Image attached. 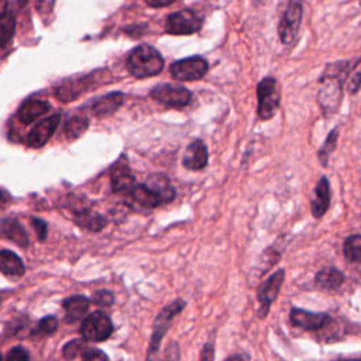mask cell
<instances>
[{
  "mask_svg": "<svg viewBox=\"0 0 361 361\" xmlns=\"http://www.w3.org/2000/svg\"><path fill=\"white\" fill-rule=\"evenodd\" d=\"M348 72V62L340 61L326 68L320 78L317 100L324 116L334 114L343 99V80Z\"/></svg>",
  "mask_w": 361,
  "mask_h": 361,
  "instance_id": "obj_1",
  "label": "cell"
},
{
  "mask_svg": "<svg viewBox=\"0 0 361 361\" xmlns=\"http://www.w3.org/2000/svg\"><path fill=\"white\" fill-rule=\"evenodd\" d=\"M127 69L135 78L155 76L164 69L162 55L151 45L135 47L127 58Z\"/></svg>",
  "mask_w": 361,
  "mask_h": 361,
  "instance_id": "obj_2",
  "label": "cell"
},
{
  "mask_svg": "<svg viewBox=\"0 0 361 361\" xmlns=\"http://www.w3.org/2000/svg\"><path fill=\"white\" fill-rule=\"evenodd\" d=\"M185 306H186V302L183 299H176L158 313L152 324V334H151V340L147 351V361H154L159 350L161 341L172 324V320L175 319L176 314H179L185 309Z\"/></svg>",
  "mask_w": 361,
  "mask_h": 361,
  "instance_id": "obj_3",
  "label": "cell"
},
{
  "mask_svg": "<svg viewBox=\"0 0 361 361\" xmlns=\"http://www.w3.org/2000/svg\"><path fill=\"white\" fill-rule=\"evenodd\" d=\"M257 96H258V109H257L258 117L261 120L272 118L281 102L278 82L271 76L264 78L257 86Z\"/></svg>",
  "mask_w": 361,
  "mask_h": 361,
  "instance_id": "obj_4",
  "label": "cell"
},
{
  "mask_svg": "<svg viewBox=\"0 0 361 361\" xmlns=\"http://www.w3.org/2000/svg\"><path fill=\"white\" fill-rule=\"evenodd\" d=\"M303 0H289L278 25V35L282 44H292L302 24Z\"/></svg>",
  "mask_w": 361,
  "mask_h": 361,
  "instance_id": "obj_5",
  "label": "cell"
},
{
  "mask_svg": "<svg viewBox=\"0 0 361 361\" xmlns=\"http://www.w3.org/2000/svg\"><path fill=\"white\" fill-rule=\"evenodd\" d=\"M203 24L202 17L190 8H183L168 16L165 30L172 35H189L197 32Z\"/></svg>",
  "mask_w": 361,
  "mask_h": 361,
  "instance_id": "obj_6",
  "label": "cell"
},
{
  "mask_svg": "<svg viewBox=\"0 0 361 361\" xmlns=\"http://www.w3.org/2000/svg\"><path fill=\"white\" fill-rule=\"evenodd\" d=\"M207 71H209L207 61L199 55L179 59L169 66V72L172 78L182 82L202 79L207 73Z\"/></svg>",
  "mask_w": 361,
  "mask_h": 361,
  "instance_id": "obj_7",
  "label": "cell"
},
{
  "mask_svg": "<svg viewBox=\"0 0 361 361\" xmlns=\"http://www.w3.org/2000/svg\"><path fill=\"white\" fill-rule=\"evenodd\" d=\"M149 94L158 103L169 107H183L189 104L192 97V93L189 89H186L185 86L171 85V83L157 85Z\"/></svg>",
  "mask_w": 361,
  "mask_h": 361,
  "instance_id": "obj_8",
  "label": "cell"
},
{
  "mask_svg": "<svg viewBox=\"0 0 361 361\" xmlns=\"http://www.w3.org/2000/svg\"><path fill=\"white\" fill-rule=\"evenodd\" d=\"M82 336L89 341H104L113 333V323L102 312H93L82 323Z\"/></svg>",
  "mask_w": 361,
  "mask_h": 361,
  "instance_id": "obj_9",
  "label": "cell"
},
{
  "mask_svg": "<svg viewBox=\"0 0 361 361\" xmlns=\"http://www.w3.org/2000/svg\"><path fill=\"white\" fill-rule=\"evenodd\" d=\"M283 279H285V271L279 269L259 285L257 290V299L259 302L258 317H265L268 314L271 303L276 299L281 290V286L283 283Z\"/></svg>",
  "mask_w": 361,
  "mask_h": 361,
  "instance_id": "obj_10",
  "label": "cell"
},
{
  "mask_svg": "<svg viewBox=\"0 0 361 361\" xmlns=\"http://www.w3.org/2000/svg\"><path fill=\"white\" fill-rule=\"evenodd\" d=\"M59 114H52L47 118L38 121L34 128L27 135V144L32 148H39L48 142V140L54 135L58 124H59Z\"/></svg>",
  "mask_w": 361,
  "mask_h": 361,
  "instance_id": "obj_11",
  "label": "cell"
},
{
  "mask_svg": "<svg viewBox=\"0 0 361 361\" xmlns=\"http://www.w3.org/2000/svg\"><path fill=\"white\" fill-rule=\"evenodd\" d=\"M329 322H330V317L327 313L309 312L298 307H293L290 310V323L305 330H319L324 327Z\"/></svg>",
  "mask_w": 361,
  "mask_h": 361,
  "instance_id": "obj_12",
  "label": "cell"
},
{
  "mask_svg": "<svg viewBox=\"0 0 361 361\" xmlns=\"http://www.w3.org/2000/svg\"><path fill=\"white\" fill-rule=\"evenodd\" d=\"M209 161V152H207V147L203 141L200 140H195L192 141L182 157V164L186 169L190 171H199L203 169L207 165Z\"/></svg>",
  "mask_w": 361,
  "mask_h": 361,
  "instance_id": "obj_13",
  "label": "cell"
},
{
  "mask_svg": "<svg viewBox=\"0 0 361 361\" xmlns=\"http://www.w3.org/2000/svg\"><path fill=\"white\" fill-rule=\"evenodd\" d=\"M330 206V183L329 179L322 176L314 188L313 197L310 200V210L314 219H320L326 214Z\"/></svg>",
  "mask_w": 361,
  "mask_h": 361,
  "instance_id": "obj_14",
  "label": "cell"
},
{
  "mask_svg": "<svg viewBox=\"0 0 361 361\" xmlns=\"http://www.w3.org/2000/svg\"><path fill=\"white\" fill-rule=\"evenodd\" d=\"M135 178L131 173L128 165L126 162H117L116 166L111 171V186L113 190L117 193H127L134 189L135 186Z\"/></svg>",
  "mask_w": 361,
  "mask_h": 361,
  "instance_id": "obj_15",
  "label": "cell"
},
{
  "mask_svg": "<svg viewBox=\"0 0 361 361\" xmlns=\"http://www.w3.org/2000/svg\"><path fill=\"white\" fill-rule=\"evenodd\" d=\"M48 110H49V104L47 102L39 99H28L20 106L17 111V117L23 124H30L37 118H39L41 116H45Z\"/></svg>",
  "mask_w": 361,
  "mask_h": 361,
  "instance_id": "obj_16",
  "label": "cell"
},
{
  "mask_svg": "<svg viewBox=\"0 0 361 361\" xmlns=\"http://www.w3.org/2000/svg\"><path fill=\"white\" fill-rule=\"evenodd\" d=\"M0 234L11 240L17 245H28V235L21 223L14 217H4L3 220H0Z\"/></svg>",
  "mask_w": 361,
  "mask_h": 361,
  "instance_id": "obj_17",
  "label": "cell"
},
{
  "mask_svg": "<svg viewBox=\"0 0 361 361\" xmlns=\"http://www.w3.org/2000/svg\"><path fill=\"white\" fill-rule=\"evenodd\" d=\"M16 31V17L8 8L7 0H0V48L6 47Z\"/></svg>",
  "mask_w": 361,
  "mask_h": 361,
  "instance_id": "obj_18",
  "label": "cell"
},
{
  "mask_svg": "<svg viewBox=\"0 0 361 361\" xmlns=\"http://www.w3.org/2000/svg\"><path fill=\"white\" fill-rule=\"evenodd\" d=\"M24 264L20 259V257L10 251V250H1L0 251V271L6 276L10 278H18L24 274Z\"/></svg>",
  "mask_w": 361,
  "mask_h": 361,
  "instance_id": "obj_19",
  "label": "cell"
},
{
  "mask_svg": "<svg viewBox=\"0 0 361 361\" xmlns=\"http://www.w3.org/2000/svg\"><path fill=\"white\" fill-rule=\"evenodd\" d=\"M124 97L120 92H114V93H109L100 99H97L93 106H92V110H93V114L97 116V117H106V116H110L113 114L123 103Z\"/></svg>",
  "mask_w": 361,
  "mask_h": 361,
  "instance_id": "obj_20",
  "label": "cell"
},
{
  "mask_svg": "<svg viewBox=\"0 0 361 361\" xmlns=\"http://www.w3.org/2000/svg\"><path fill=\"white\" fill-rule=\"evenodd\" d=\"M145 185L158 195L162 203H168L175 197V189L165 175H161V173L152 175L147 179Z\"/></svg>",
  "mask_w": 361,
  "mask_h": 361,
  "instance_id": "obj_21",
  "label": "cell"
},
{
  "mask_svg": "<svg viewBox=\"0 0 361 361\" xmlns=\"http://www.w3.org/2000/svg\"><path fill=\"white\" fill-rule=\"evenodd\" d=\"M316 285L322 289H337L344 282V275L334 267H326L316 274Z\"/></svg>",
  "mask_w": 361,
  "mask_h": 361,
  "instance_id": "obj_22",
  "label": "cell"
},
{
  "mask_svg": "<svg viewBox=\"0 0 361 361\" xmlns=\"http://www.w3.org/2000/svg\"><path fill=\"white\" fill-rule=\"evenodd\" d=\"M62 307L65 310L66 320L68 322H76L87 312L89 299L82 296V295H75V296H71V298L65 299Z\"/></svg>",
  "mask_w": 361,
  "mask_h": 361,
  "instance_id": "obj_23",
  "label": "cell"
},
{
  "mask_svg": "<svg viewBox=\"0 0 361 361\" xmlns=\"http://www.w3.org/2000/svg\"><path fill=\"white\" fill-rule=\"evenodd\" d=\"M130 195L141 207L154 209V207L162 204V202L158 197V195L154 190H151L145 183L135 185L134 189L130 192Z\"/></svg>",
  "mask_w": 361,
  "mask_h": 361,
  "instance_id": "obj_24",
  "label": "cell"
},
{
  "mask_svg": "<svg viewBox=\"0 0 361 361\" xmlns=\"http://www.w3.org/2000/svg\"><path fill=\"white\" fill-rule=\"evenodd\" d=\"M87 79L89 78H80L76 82H66L65 85L59 86L56 90L58 97L63 102H71V100L76 99L89 86Z\"/></svg>",
  "mask_w": 361,
  "mask_h": 361,
  "instance_id": "obj_25",
  "label": "cell"
},
{
  "mask_svg": "<svg viewBox=\"0 0 361 361\" xmlns=\"http://www.w3.org/2000/svg\"><path fill=\"white\" fill-rule=\"evenodd\" d=\"M76 223L83 227V228H87V230H92V231H99L102 230L104 226H106V220L104 217H102L100 214L94 213V212H80L78 216H76Z\"/></svg>",
  "mask_w": 361,
  "mask_h": 361,
  "instance_id": "obj_26",
  "label": "cell"
},
{
  "mask_svg": "<svg viewBox=\"0 0 361 361\" xmlns=\"http://www.w3.org/2000/svg\"><path fill=\"white\" fill-rule=\"evenodd\" d=\"M343 251L350 262L361 264V234L348 235L343 244Z\"/></svg>",
  "mask_w": 361,
  "mask_h": 361,
  "instance_id": "obj_27",
  "label": "cell"
},
{
  "mask_svg": "<svg viewBox=\"0 0 361 361\" xmlns=\"http://www.w3.org/2000/svg\"><path fill=\"white\" fill-rule=\"evenodd\" d=\"M337 138H338V130L334 128L333 131L329 133L327 138L324 140L323 145L320 147L319 152H317V157H319V161L323 166H327L329 164V158L331 155V152L336 149V145H337Z\"/></svg>",
  "mask_w": 361,
  "mask_h": 361,
  "instance_id": "obj_28",
  "label": "cell"
},
{
  "mask_svg": "<svg viewBox=\"0 0 361 361\" xmlns=\"http://www.w3.org/2000/svg\"><path fill=\"white\" fill-rule=\"evenodd\" d=\"M87 127V120L83 117H72L71 121L66 124V135L68 138L79 137Z\"/></svg>",
  "mask_w": 361,
  "mask_h": 361,
  "instance_id": "obj_29",
  "label": "cell"
},
{
  "mask_svg": "<svg viewBox=\"0 0 361 361\" xmlns=\"http://www.w3.org/2000/svg\"><path fill=\"white\" fill-rule=\"evenodd\" d=\"M56 329H58V319L55 316H47L38 322L34 333L39 336H48V334H52Z\"/></svg>",
  "mask_w": 361,
  "mask_h": 361,
  "instance_id": "obj_30",
  "label": "cell"
},
{
  "mask_svg": "<svg viewBox=\"0 0 361 361\" xmlns=\"http://www.w3.org/2000/svg\"><path fill=\"white\" fill-rule=\"evenodd\" d=\"M361 87V58L355 62L354 68L351 69L350 72V76H348V92L351 94L357 93Z\"/></svg>",
  "mask_w": 361,
  "mask_h": 361,
  "instance_id": "obj_31",
  "label": "cell"
},
{
  "mask_svg": "<svg viewBox=\"0 0 361 361\" xmlns=\"http://www.w3.org/2000/svg\"><path fill=\"white\" fill-rule=\"evenodd\" d=\"M6 361H30V355L25 348L23 347H14L8 351Z\"/></svg>",
  "mask_w": 361,
  "mask_h": 361,
  "instance_id": "obj_32",
  "label": "cell"
},
{
  "mask_svg": "<svg viewBox=\"0 0 361 361\" xmlns=\"http://www.w3.org/2000/svg\"><path fill=\"white\" fill-rule=\"evenodd\" d=\"M93 302L102 306H110L114 302V296L109 290H99L93 296Z\"/></svg>",
  "mask_w": 361,
  "mask_h": 361,
  "instance_id": "obj_33",
  "label": "cell"
},
{
  "mask_svg": "<svg viewBox=\"0 0 361 361\" xmlns=\"http://www.w3.org/2000/svg\"><path fill=\"white\" fill-rule=\"evenodd\" d=\"M83 361H109V357L102 350L90 348L83 354Z\"/></svg>",
  "mask_w": 361,
  "mask_h": 361,
  "instance_id": "obj_34",
  "label": "cell"
},
{
  "mask_svg": "<svg viewBox=\"0 0 361 361\" xmlns=\"http://www.w3.org/2000/svg\"><path fill=\"white\" fill-rule=\"evenodd\" d=\"M82 343L79 340H73L71 343H68L65 347H63V357L65 358H73L79 354V348H82Z\"/></svg>",
  "mask_w": 361,
  "mask_h": 361,
  "instance_id": "obj_35",
  "label": "cell"
},
{
  "mask_svg": "<svg viewBox=\"0 0 361 361\" xmlns=\"http://www.w3.org/2000/svg\"><path fill=\"white\" fill-rule=\"evenodd\" d=\"M162 361H179V347L176 343H171L166 347Z\"/></svg>",
  "mask_w": 361,
  "mask_h": 361,
  "instance_id": "obj_36",
  "label": "cell"
},
{
  "mask_svg": "<svg viewBox=\"0 0 361 361\" xmlns=\"http://www.w3.org/2000/svg\"><path fill=\"white\" fill-rule=\"evenodd\" d=\"M213 360H214V347L212 343H206L200 353L199 361H213Z\"/></svg>",
  "mask_w": 361,
  "mask_h": 361,
  "instance_id": "obj_37",
  "label": "cell"
},
{
  "mask_svg": "<svg viewBox=\"0 0 361 361\" xmlns=\"http://www.w3.org/2000/svg\"><path fill=\"white\" fill-rule=\"evenodd\" d=\"M32 226L37 230L38 238L42 241L45 238V235H47V224L42 220H39V219H32Z\"/></svg>",
  "mask_w": 361,
  "mask_h": 361,
  "instance_id": "obj_38",
  "label": "cell"
},
{
  "mask_svg": "<svg viewBox=\"0 0 361 361\" xmlns=\"http://www.w3.org/2000/svg\"><path fill=\"white\" fill-rule=\"evenodd\" d=\"M175 0H145V3L151 7H165L172 4Z\"/></svg>",
  "mask_w": 361,
  "mask_h": 361,
  "instance_id": "obj_39",
  "label": "cell"
},
{
  "mask_svg": "<svg viewBox=\"0 0 361 361\" xmlns=\"http://www.w3.org/2000/svg\"><path fill=\"white\" fill-rule=\"evenodd\" d=\"M224 361H250V360H248L247 354H235V355H231V357L226 358Z\"/></svg>",
  "mask_w": 361,
  "mask_h": 361,
  "instance_id": "obj_40",
  "label": "cell"
},
{
  "mask_svg": "<svg viewBox=\"0 0 361 361\" xmlns=\"http://www.w3.org/2000/svg\"><path fill=\"white\" fill-rule=\"evenodd\" d=\"M347 361H361V360H347Z\"/></svg>",
  "mask_w": 361,
  "mask_h": 361,
  "instance_id": "obj_41",
  "label": "cell"
},
{
  "mask_svg": "<svg viewBox=\"0 0 361 361\" xmlns=\"http://www.w3.org/2000/svg\"><path fill=\"white\" fill-rule=\"evenodd\" d=\"M0 361H3V357H1V353H0Z\"/></svg>",
  "mask_w": 361,
  "mask_h": 361,
  "instance_id": "obj_42",
  "label": "cell"
},
{
  "mask_svg": "<svg viewBox=\"0 0 361 361\" xmlns=\"http://www.w3.org/2000/svg\"><path fill=\"white\" fill-rule=\"evenodd\" d=\"M0 200H1V193H0Z\"/></svg>",
  "mask_w": 361,
  "mask_h": 361,
  "instance_id": "obj_43",
  "label": "cell"
},
{
  "mask_svg": "<svg viewBox=\"0 0 361 361\" xmlns=\"http://www.w3.org/2000/svg\"><path fill=\"white\" fill-rule=\"evenodd\" d=\"M257 1H259V0H257Z\"/></svg>",
  "mask_w": 361,
  "mask_h": 361,
  "instance_id": "obj_44",
  "label": "cell"
}]
</instances>
